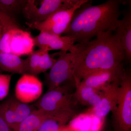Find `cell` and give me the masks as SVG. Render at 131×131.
I'll list each match as a JSON object with an SVG mask.
<instances>
[{
	"label": "cell",
	"instance_id": "2",
	"mask_svg": "<svg viewBox=\"0 0 131 131\" xmlns=\"http://www.w3.org/2000/svg\"><path fill=\"white\" fill-rule=\"evenodd\" d=\"M77 44L79 51L75 54L74 77L78 80L94 71L124 66V51L112 31L100 33L86 43Z\"/></svg>",
	"mask_w": 131,
	"mask_h": 131
},
{
	"label": "cell",
	"instance_id": "17",
	"mask_svg": "<svg viewBox=\"0 0 131 131\" xmlns=\"http://www.w3.org/2000/svg\"><path fill=\"white\" fill-rule=\"evenodd\" d=\"M48 115V113L37 109L20 124L14 131H37Z\"/></svg>",
	"mask_w": 131,
	"mask_h": 131
},
{
	"label": "cell",
	"instance_id": "16",
	"mask_svg": "<svg viewBox=\"0 0 131 131\" xmlns=\"http://www.w3.org/2000/svg\"><path fill=\"white\" fill-rule=\"evenodd\" d=\"M75 113V111L48 113L47 118L37 131H58L73 118Z\"/></svg>",
	"mask_w": 131,
	"mask_h": 131
},
{
	"label": "cell",
	"instance_id": "14",
	"mask_svg": "<svg viewBox=\"0 0 131 131\" xmlns=\"http://www.w3.org/2000/svg\"><path fill=\"white\" fill-rule=\"evenodd\" d=\"M74 80L76 88L74 95L76 100L84 105L92 108L97 106L102 97V91L88 86L76 77H74Z\"/></svg>",
	"mask_w": 131,
	"mask_h": 131
},
{
	"label": "cell",
	"instance_id": "22",
	"mask_svg": "<svg viewBox=\"0 0 131 131\" xmlns=\"http://www.w3.org/2000/svg\"><path fill=\"white\" fill-rule=\"evenodd\" d=\"M49 52L47 51H45L40 57L37 75L50 69L59 57L57 59L54 58L57 55L58 52L50 55Z\"/></svg>",
	"mask_w": 131,
	"mask_h": 131
},
{
	"label": "cell",
	"instance_id": "15",
	"mask_svg": "<svg viewBox=\"0 0 131 131\" xmlns=\"http://www.w3.org/2000/svg\"><path fill=\"white\" fill-rule=\"evenodd\" d=\"M26 61L20 57L0 51V69L12 74L23 75L26 73Z\"/></svg>",
	"mask_w": 131,
	"mask_h": 131
},
{
	"label": "cell",
	"instance_id": "7",
	"mask_svg": "<svg viewBox=\"0 0 131 131\" xmlns=\"http://www.w3.org/2000/svg\"><path fill=\"white\" fill-rule=\"evenodd\" d=\"M88 1L78 0L73 7L58 11L44 21L34 23L26 22V24L29 28L34 30L61 36L69 25L76 10Z\"/></svg>",
	"mask_w": 131,
	"mask_h": 131
},
{
	"label": "cell",
	"instance_id": "25",
	"mask_svg": "<svg viewBox=\"0 0 131 131\" xmlns=\"http://www.w3.org/2000/svg\"><path fill=\"white\" fill-rule=\"evenodd\" d=\"M0 131H14L0 115Z\"/></svg>",
	"mask_w": 131,
	"mask_h": 131
},
{
	"label": "cell",
	"instance_id": "6",
	"mask_svg": "<svg viewBox=\"0 0 131 131\" xmlns=\"http://www.w3.org/2000/svg\"><path fill=\"white\" fill-rule=\"evenodd\" d=\"M78 0H43L38 7L35 1L28 0L22 11L27 22L34 23L45 20L52 14L61 10L74 7Z\"/></svg>",
	"mask_w": 131,
	"mask_h": 131
},
{
	"label": "cell",
	"instance_id": "18",
	"mask_svg": "<svg viewBox=\"0 0 131 131\" xmlns=\"http://www.w3.org/2000/svg\"><path fill=\"white\" fill-rule=\"evenodd\" d=\"M28 0H0V12L15 19L22 12Z\"/></svg>",
	"mask_w": 131,
	"mask_h": 131
},
{
	"label": "cell",
	"instance_id": "3",
	"mask_svg": "<svg viewBox=\"0 0 131 131\" xmlns=\"http://www.w3.org/2000/svg\"><path fill=\"white\" fill-rule=\"evenodd\" d=\"M114 131H131V75L124 70L120 82L117 106L112 112Z\"/></svg>",
	"mask_w": 131,
	"mask_h": 131
},
{
	"label": "cell",
	"instance_id": "20",
	"mask_svg": "<svg viewBox=\"0 0 131 131\" xmlns=\"http://www.w3.org/2000/svg\"><path fill=\"white\" fill-rule=\"evenodd\" d=\"M13 104L16 118V128L26 118L37 109L34 105L21 102L15 96L13 98Z\"/></svg>",
	"mask_w": 131,
	"mask_h": 131
},
{
	"label": "cell",
	"instance_id": "8",
	"mask_svg": "<svg viewBox=\"0 0 131 131\" xmlns=\"http://www.w3.org/2000/svg\"><path fill=\"white\" fill-rule=\"evenodd\" d=\"M43 91V83L37 77L26 73L16 82L15 97L23 103H30L38 100Z\"/></svg>",
	"mask_w": 131,
	"mask_h": 131
},
{
	"label": "cell",
	"instance_id": "24",
	"mask_svg": "<svg viewBox=\"0 0 131 131\" xmlns=\"http://www.w3.org/2000/svg\"><path fill=\"white\" fill-rule=\"evenodd\" d=\"M12 76V74H0V101L8 95Z\"/></svg>",
	"mask_w": 131,
	"mask_h": 131
},
{
	"label": "cell",
	"instance_id": "10",
	"mask_svg": "<svg viewBox=\"0 0 131 131\" xmlns=\"http://www.w3.org/2000/svg\"><path fill=\"white\" fill-rule=\"evenodd\" d=\"M124 70L123 66L113 69L97 71L84 77L81 82L88 86L102 91L113 82L120 78Z\"/></svg>",
	"mask_w": 131,
	"mask_h": 131
},
{
	"label": "cell",
	"instance_id": "9",
	"mask_svg": "<svg viewBox=\"0 0 131 131\" xmlns=\"http://www.w3.org/2000/svg\"><path fill=\"white\" fill-rule=\"evenodd\" d=\"M34 39L35 46L48 51L60 50L76 54L79 51L78 44H75L74 39L69 36H58L40 32L38 35L34 38Z\"/></svg>",
	"mask_w": 131,
	"mask_h": 131
},
{
	"label": "cell",
	"instance_id": "11",
	"mask_svg": "<svg viewBox=\"0 0 131 131\" xmlns=\"http://www.w3.org/2000/svg\"><path fill=\"white\" fill-rule=\"evenodd\" d=\"M121 78L102 90V96L100 102L97 106L92 108V113L94 115L100 118H104L109 113L112 112L114 110L118 102Z\"/></svg>",
	"mask_w": 131,
	"mask_h": 131
},
{
	"label": "cell",
	"instance_id": "4",
	"mask_svg": "<svg viewBox=\"0 0 131 131\" xmlns=\"http://www.w3.org/2000/svg\"><path fill=\"white\" fill-rule=\"evenodd\" d=\"M70 82L47 91L34 106L37 109L48 113L72 112V96L69 91Z\"/></svg>",
	"mask_w": 131,
	"mask_h": 131
},
{
	"label": "cell",
	"instance_id": "12",
	"mask_svg": "<svg viewBox=\"0 0 131 131\" xmlns=\"http://www.w3.org/2000/svg\"><path fill=\"white\" fill-rule=\"evenodd\" d=\"M35 46L30 33L20 27L12 29L9 42L11 53L19 57L28 56L33 51Z\"/></svg>",
	"mask_w": 131,
	"mask_h": 131
},
{
	"label": "cell",
	"instance_id": "19",
	"mask_svg": "<svg viewBox=\"0 0 131 131\" xmlns=\"http://www.w3.org/2000/svg\"><path fill=\"white\" fill-rule=\"evenodd\" d=\"M13 98V96H9L0 103V115L14 131L16 125Z\"/></svg>",
	"mask_w": 131,
	"mask_h": 131
},
{
	"label": "cell",
	"instance_id": "1",
	"mask_svg": "<svg viewBox=\"0 0 131 131\" xmlns=\"http://www.w3.org/2000/svg\"><path fill=\"white\" fill-rule=\"evenodd\" d=\"M91 2L88 1L76 10L63 34L73 38L75 43H86L100 33L114 31L121 14L120 7L127 1L108 0L95 6Z\"/></svg>",
	"mask_w": 131,
	"mask_h": 131
},
{
	"label": "cell",
	"instance_id": "26",
	"mask_svg": "<svg viewBox=\"0 0 131 131\" xmlns=\"http://www.w3.org/2000/svg\"><path fill=\"white\" fill-rule=\"evenodd\" d=\"M63 126L61 127V128H60V129H59V130L58 131H65V130H64V129H63Z\"/></svg>",
	"mask_w": 131,
	"mask_h": 131
},
{
	"label": "cell",
	"instance_id": "5",
	"mask_svg": "<svg viewBox=\"0 0 131 131\" xmlns=\"http://www.w3.org/2000/svg\"><path fill=\"white\" fill-rule=\"evenodd\" d=\"M76 54L63 51L49 73H45V81L47 91L74 81Z\"/></svg>",
	"mask_w": 131,
	"mask_h": 131
},
{
	"label": "cell",
	"instance_id": "21",
	"mask_svg": "<svg viewBox=\"0 0 131 131\" xmlns=\"http://www.w3.org/2000/svg\"><path fill=\"white\" fill-rule=\"evenodd\" d=\"M45 50L39 49L34 50L26 59V74L37 76V71L40 57Z\"/></svg>",
	"mask_w": 131,
	"mask_h": 131
},
{
	"label": "cell",
	"instance_id": "13",
	"mask_svg": "<svg viewBox=\"0 0 131 131\" xmlns=\"http://www.w3.org/2000/svg\"><path fill=\"white\" fill-rule=\"evenodd\" d=\"M114 36L119 43L124 52L126 61L131 60V13L128 10L119 19Z\"/></svg>",
	"mask_w": 131,
	"mask_h": 131
},
{
	"label": "cell",
	"instance_id": "23",
	"mask_svg": "<svg viewBox=\"0 0 131 131\" xmlns=\"http://www.w3.org/2000/svg\"><path fill=\"white\" fill-rule=\"evenodd\" d=\"M19 27L15 19L0 12V40L6 32Z\"/></svg>",
	"mask_w": 131,
	"mask_h": 131
}]
</instances>
